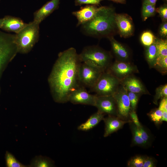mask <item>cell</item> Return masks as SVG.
<instances>
[{
	"label": "cell",
	"instance_id": "23",
	"mask_svg": "<svg viewBox=\"0 0 167 167\" xmlns=\"http://www.w3.org/2000/svg\"><path fill=\"white\" fill-rule=\"evenodd\" d=\"M5 158L6 166L7 167H26V165L19 162L11 153L6 152Z\"/></svg>",
	"mask_w": 167,
	"mask_h": 167
},
{
	"label": "cell",
	"instance_id": "3",
	"mask_svg": "<svg viewBox=\"0 0 167 167\" xmlns=\"http://www.w3.org/2000/svg\"><path fill=\"white\" fill-rule=\"evenodd\" d=\"M39 25L33 21L15 34V42L17 52L26 54L31 50L39 39Z\"/></svg>",
	"mask_w": 167,
	"mask_h": 167
},
{
	"label": "cell",
	"instance_id": "35",
	"mask_svg": "<svg viewBox=\"0 0 167 167\" xmlns=\"http://www.w3.org/2000/svg\"><path fill=\"white\" fill-rule=\"evenodd\" d=\"M129 115L131 117L133 123L135 126L137 127H139L141 126V125L139 120L137 114L135 111H131Z\"/></svg>",
	"mask_w": 167,
	"mask_h": 167
},
{
	"label": "cell",
	"instance_id": "20",
	"mask_svg": "<svg viewBox=\"0 0 167 167\" xmlns=\"http://www.w3.org/2000/svg\"><path fill=\"white\" fill-rule=\"evenodd\" d=\"M29 167H50L54 166L53 161L48 158L42 156H36L31 161Z\"/></svg>",
	"mask_w": 167,
	"mask_h": 167
},
{
	"label": "cell",
	"instance_id": "19",
	"mask_svg": "<svg viewBox=\"0 0 167 167\" xmlns=\"http://www.w3.org/2000/svg\"><path fill=\"white\" fill-rule=\"evenodd\" d=\"M145 57L149 64L151 66L154 67L158 57L155 41L150 45L147 47L145 50Z\"/></svg>",
	"mask_w": 167,
	"mask_h": 167
},
{
	"label": "cell",
	"instance_id": "28",
	"mask_svg": "<svg viewBox=\"0 0 167 167\" xmlns=\"http://www.w3.org/2000/svg\"><path fill=\"white\" fill-rule=\"evenodd\" d=\"M127 92L130 102L131 111H135L138 102L139 95L130 91Z\"/></svg>",
	"mask_w": 167,
	"mask_h": 167
},
{
	"label": "cell",
	"instance_id": "10",
	"mask_svg": "<svg viewBox=\"0 0 167 167\" xmlns=\"http://www.w3.org/2000/svg\"><path fill=\"white\" fill-rule=\"evenodd\" d=\"M116 104L113 96H97L95 106L98 111L109 115H113L117 114Z\"/></svg>",
	"mask_w": 167,
	"mask_h": 167
},
{
	"label": "cell",
	"instance_id": "41",
	"mask_svg": "<svg viewBox=\"0 0 167 167\" xmlns=\"http://www.w3.org/2000/svg\"><path fill=\"white\" fill-rule=\"evenodd\" d=\"M3 21V18L0 19V28H1Z\"/></svg>",
	"mask_w": 167,
	"mask_h": 167
},
{
	"label": "cell",
	"instance_id": "39",
	"mask_svg": "<svg viewBox=\"0 0 167 167\" xmlns=\"http://www.w3.org/2000/svg\"><path fill=\"white\" fill-rule=\"evenodd\" d=\"M167 121V111H162V115L161 120V122Z\"/></svg>",
	"mask_w": 167,
	"mask_h": 167
},
{
	"label": "cell",
	"instance_id": "40",
	"mask_svg": "<svg viewBox=\"0 0 167 167\" xmlns=\"http://www.w3.org/2000/svg\"><path fill=\"white\" fill-rule=\"evenodd\" d=\"M115 2L121 4H125L126 0H110Z\"/></svg>",
	"mask_w": 167,
	"mask_h": 167
},
{
	"label": "cell",
	"instance_id": "29",
	"mask_svg": "<svg viewBox=\"0 0 167 167\" xmlns=\"http://www.w3.org/2000/svg\"><path fill=\"white\" fill-rule=\"evenodd\" d=\"M144 158L136 156L131 159L128 163V166L132 167H143Z\"/></svg>",
	"mask_w": 167,
	"mask_h": 167
},
{
	"label": "cell",
	"instance_id": "27",
	"mask_svg": "<svg viewBox=\"0 0 167 167\" xmlns=\"http://www.w3.org/2000/svg\"><path fill=\"white\" fill-rule=\"evenodd\" d=\"M154 67L163 72H165L167 70V56H158Z\"/></svg>",
	"mask_w": 167,
	"mask_h": 167
},
{
	"label": "cell",
	"instance_id": "30",
	"mask_svg": "<svg viewBox=\"0 0 167 167\" xmlns=\"http://www.w3.org/2000/svg\"><path fill=\"white\" fill-rule=\"evenodd\" d=\"M162 115V111L159 109L154 110L149 114L151 119L156 123L161 122Z\"/></svg>",
	"mask_w": 167,
	"mask_h": 167
},
{
	"label": "cell",
	"instance_id": "21",
	"mask_svg": "<svg viewBox=\"0 0 167 167\" xmlns=\"http://www.w3.org/2000/svg\"><path fill=\"white\" fill-rule=\"evenodd\" d=\"M156 12V5L143 3L141 12L142 18L144 21L154 15Z\"/></svg>",
	"mask_w": 167,
	"mask_h": 167
},
{
	"label": "cell",
	"instance_id": "12",
	"mask_svg": "<svg viewBox=\"0 0 167 167\" xmlns=\"http://www.w3.org/2000/svg\"><path fill=\"white\" fill-rule=\"evenodd\" d=\"M110 69L114 75L123 79L136 72L137 69L127 62L118 61L112 65Z\"/></svg>",
	"mask_w": 167,
	"mask_h": 167
},
{
	"label": "cell",
	"instance_id": "22",
	"mask_svg": "<svg viewBox=\"0 0 167 167\" xmlns=\"http://www.w3.org/2000/svg\"><path fill=\"white\" fill-rule=\"evenodd\" d=\"M156 38L151 31H144L141 34L140 40L142 44L147 47L154 42Z\"/></svg>",
	"mask_w": 167,
	"mask_h": 167
},
{
	"label": "cell",
	"instance_id": "16",
	"mask_svg": "<svg viewBox=\"0 0 167 167\" xmlns=\"http://www.w3.org/2000/svg\"><path fill=\"white\" fill-rule=\"evenodd\" d=\"M105 124V131L104 136L106 137L121 128L124 124L132 121L122 120L118 118L109 115L103 119Z\"/></svg>",
	"mask_w": 167,
	"mask_h": 167
},
{
	"label": "cell",
	"instance_id": "17",
	"mask_svg": "<svg viewBox=\"0 0 167 167\" xmlns=\"http://www.w3.org/2000/svg\"><path fill=\"white\" fill-rule=\"evenodd\" d=\"M108 39L110 41L112 50L115 56L119 61L127 62L130 57V53L126 48L116 40L113 36Z\"/></svg>",
	"mask_w": 167,
	"mask_h": 167
},
{
	"label": "cell",
	"instance_id": "8",
	"mask_svg": "<svg viewBox=\"0 0 167 167\" xmlns=\"http://www.w3.org/2000/svg\"><path fill=\"white\" fill-rule=\"evenodd\" d=\"M113 96L117 106L119 115L122 118H127L129 116L131 108L127 91L122 87L118 88Z\"/></svg>",
	"mask_w": 167,
	"mask_h": 167
},
{
	"label": "cell",
	"instance_id": "1",
	"mask_svg": "<svg viewBox=\"0 0 167 167\" xmlns=\"http://www.w3.org/2000/svg\"><path fill=\"white\" fill-rule=\"evenodd\" d=\"M81 62L76 49L71 47L59 53L48 78L56 102L68 101L71 92L79 86L78 69Z\"/></svg>",
	"mask_w": 167,
	"mask_h": 167
},
{
	"label": "cell",
	"instance_id": "4",
	"mask_svg": "<svg viewBox=\"0 0 167 167\" xmlns=\"http://www.w3.org/2000/svg\"><path fill=\"white\" fill-rule=\"evenodd\" d=\"M79 55L81 62L94 65L103 71L110 65L112 59L109 52L96 45L85 47Z\"/></svg>",
	"mask_w": 167,
	"mask_h": 167
},
{
	"label": "cell",
	"instance_id": "7",
	"mask_svg": "<svg viewBox=\"0 0 167 167\" xmlns=\"http://www.w3.org/2000/svg\"><path fill=\"white\" fill-rule=\"evenodd\" d=\"M115 20L117 31L121 37L126 38L133 35L134 25L130 15L126 14H116Z\"/></svg>",
	"mask_w": 167,
	"mask_h": 167
},
{
	"label": "cell",
	"instance_id": "38",
	"mask_svg": "<svg viewBox=\"0 0 167 167\" xmlns=\"http://www.w3.org/2000/svg\"><path fill=\"white\" fill-rule=\"evenodd\" d=\"M158 0H142L143 3L152 5H156Z\"/></svg>",
	"mask_w": 167,
	"mask_h": 167
},
{
	"label": "cell",
	"instance_id": "31",
	"mask_svg": "<svg viewBox=\"0 0 167 167\" xmlns=\"http://www.w3.org/2000/svg\"><path fill=\"white\" fill-rule=\"evenodd\" d=\"M104 0H75L76 6H81L84 4L93 5L98 6L100 2Z\"/></svg>",
	"mask_w": 167,
	"mask_h": 167
},
{
	"label": "cell",
	"instance_id": "13",
	"mask_svg": "<svg viewBox=\"0 0 167 167\" xmlns=\"http://www.w3.org/2000/svg\"><path fill=\"white\" fill-rule=\"evenodd\" d=\"M60 0H51L45 3L33 14V21L40 24L59 7Z\"/></svg>",
	"mask_w": 167,
	"mask_h": 167
},
{
	"label": "cell",
	"instance_id": "18",
	"mask_svg": "<svg viewBox=\"0 0 167 167\" xmlns=\"http://www.w3.org/2000/svg\"><path fill=\"white\" fill-rule=\"evenodd\" d=\"M104 118L103 113L98 111L92 115L85 122L78 126L77 129L80 131H88L96 126Z\"/></svg>",
	"mask_w": 167,
	"mask_h": 167
},
{
	"label": "cell",
	"instance_id": "14",
	"mask_svg": "<svg viewBox=\"0 0 167 167\" xmlns=\"http://www.w3.org/2000/svg\"><path fill=\"white\" fill-rule=\"evenodd\" d=\"M27 24L19 18L7 15L3 18V21L0 28L6 31L12 32L17 34Z\"/></svg>",
	"mask_w": 167,
	"mask_h": 167
},
{
	"label": "cell",
	"instance_id": "32",
	"mask_svg": "<svg viewBox=\"0 0 167 167\" xmlns=\"http://www.w3.org/2000/svg\"><path fill=\"white\" fill-rule=\"evenodd\" d=\"M156 11L159 14L163 22L167 21V6L166 4L156 8Z\"/></svg>",
	"mask_w": 167,
	"mask_h": 167
},
{
	"label": "cell",
	"instance_id": "6",
	"mask_svg": "<svg viewBox=\"0 0 167 167\" xmlns=\"http://www.w3.org/2000/svg\"><path fill=\"white\" fill-rule=\"evenodd\" d=\"M104 71L94 65L81 62L78 72L79 83L92 88L95 85Z\"/></svg>",
	"mask_w": 167,
	"mask_h": 167
},
{
	"label": "cell",
	"instance_id": "9",
	"mask_svg": "<svg viewBox=\"0 0 167 167\" xmlns=\"http://www.w3.org/2000/svg\"><path fill=\"white\" fill-rule=\"evenodd\" d=\"M96 95L89 93L83 87L79 86L70 94L68 101L73 104L95 106Z\"/></svg>",
	"mask_w": 167,
	"mask_h": 167
},
{
	"label": "cell",
	"instance_id": "25",
	"mask_svg": "<svg viewBox=\"0 0 167 167\" xmlns=\"http://www.w3.org/2000/svg\"><path fill=\"white\" fill-rule=\"evenodd\" d=\"M131 124L134 143L140 146L146 145V144L140 136L137 127L132 122H131Z\"/></svg>",
	"mask_w": 167,
	"mask_h": 167
},
{
	"label": "cell",
	"instance_id": "26",
	"mask_svg": "<svg viewBox=\"0 0 167 167\" xmlns=\"http://www.w3.org/2000/svg\"><path fill=\"white\" fill-rule=\"evenodd\" d=\"M167 97V85H161L156 88L154 96V103L157 104L158 101L161 98Z\"/></svg>",
	"mask_w": 167,
	"mask_h": 167
},
{
	"label": "cell",
	"instance_id": "5",
	"mask_svg": "<svg viewBox=\"0 0 167 167\" xmlns=\"http://www.w3.org/2000/svg\"><path fill=\"white\" fill-rule=\"evenodd\" d=\"M119 82L113 74L103 72L91 89L97 96H113L118 88Z\"/></svg>",
	"mask_w": 167,
	"mask_h": 167
},
{
	"label": "cell",
	"instance_id": "15",
	"mask_svg": "<svg viewBox=\"0 0 167 167\" xmlns=\"http://www.w3.org/2000/svg\"><path fill=\"white\" fill-rule=\"evenodd\" d=\"M122 87L127 91L139 95L146 93V89L141 81L136 78L129 76L122 79Z\"/></svg>",
	"mask_w": 167,
	"mask_h": 167
},
{
	"label": "cell",
	"instance_id": "33",
	"mask_svg": "<svg viewBox=\"0 0 167 167\" xmlns=\"http://www.w3.org/2000/svg\"><path fill=\"white\" fill-rule=\"evenodd\" d=\"M137 127L141 137L146 144L148 143L150 139L148 133L142 126Z\"/></svg>",
	"mask_w": 167,
	"mask_h": 167
},
{
	"label": "cell",
	"instance_id": "34",
	"mask_svg": "<svg viewBox=\"0 0 167 167\" xmlns=\"http://www.w3.org/2000/svg\"><path fill=\"white\" fill-rule=\"evenodd\" d=\"M159 33L161 36L165 37L167 36V22H163L160 26L159 30Z\"/></svg>",
	"mask_w": 167,
	"mask_h": 167
},
{
	"label": "cell",
	"instance_id": "37",
	"mask_svg": "<svg viewBox=\"0 0 167 167\" xmlns=\"http://www.w3.org/2000/svg\"><path fill=\"white\" fill-rule=\"evenodd\" d=\"M159 109L163 111H167V98L164 97L161 100L158 108Z\"/></svg>",
	"mask_w": 167,
	"mask_h": 167
},
{
	"label": "cell",
	"instance_id": "2",
	"mask_svg": "<svg viewBox=\"0 0 167 167\" xmlns=\"http://www.w3.org/2000/svg\"><path fill=\"white\" fill-rule=\"evenodd\" d=\"M115 9L109 6H101L94 17L81 26V30L85 35L97 38H107L116 33Z\"/></svg>",
	"mask_w": 167,
	"mask_h": 167
},
{
	"label": "cell",
	"instance_id": "36",
	"mask_svg": "<svg viewBox=\"0 0 167 167\" xmlns=\"http://www.w3.org/2000/svg\"><path fill=\"white\" fill-rule=\"evenodd\" d=\"M155 163L153 160L150 157L144 158L143 167H155Z\"/></svg>",
	"mask_w": 167,
	"mask_h": 167
},
{
	"label": "cell",
	"instance_id": "24",
	"mask_svg": "<svg viewBox=\"0 0 167 167\" xmlns=\"http://www.w3.org/2000/svg\"><path fill=\"white\" fill-rule=\"evenodd\" d=\"M155 43L158 56H167V40L156 38Z\"/></svg>",
	"mask_w": 167,
	"mask_h": 167
},
{
	"label": "cell",
	"instance_id": "11",
	"mask_svg": "<svg viewBox=\"0 0 167 167\" xmlns=\"http://www.w3.org/2000/svg\"><path fill=\"white\" fill-rule=\"evenodd\" d=\"M99 7L95 5H87L81 7L79 10L73 12L72 14L78 20L76 26L81 25L92 19L95 15Z\"/></svg>",
	"mask_w": 167,
	"mask_h": 167
}]
</instances>
